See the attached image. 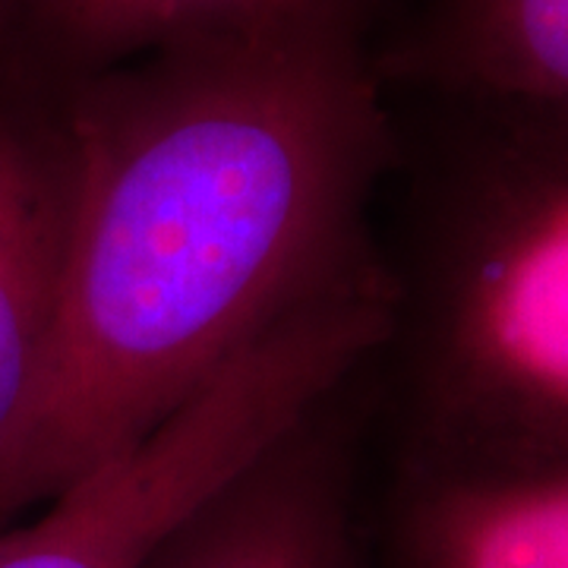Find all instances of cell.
Returning <instances> with one entry per match:
<instances>
[{
	"label": "cell",
	"mask_w": 568,
	"mask_h": 568,
	"mask_svg": "<svg viewBox=\"0 0 568 568\" xmlns=\"http://www.w3.org/2000/svg\"><path fill=\"white\" fill-rule=\"evenodd\" d=\"M376 0H301L51 82L73 159L61 310L0 525L142 443L284 320L386 278Z\"/></svg>",
	"instance_id": "6da1fadb"
},
{
	"label": "cell",
	"mask_w": 568,
	"mask_h": 568,
	"mask_svg": "<svg viewBox=\"0 0 568 568\" xmlns=\"http://www.w3.org/2000/svg\"><path fill=\"white\" fill-rule=\"evenodd\" d=\"M388 102L369 455L467 474L568 467V108Z\"/></svg>",
	"instance_id": "7a4b0ae2"
},
{
	"label": "cell",
	"mask_w": 568,
	"mask_h": 568,
	"mask_svg": "<svg viewBox=\"0 0 568 568\" xmlns=\"http://www.w3.org/2000/svg\"><path fill=\"white\" fill-rule=\"evenodd\" d=\"M386 323V291L361 287L275 325L142 443L29 525L0 530V568H142L193 508L376 354Z\"/></svg>",
	"instance_id": "3957f363"
},
{
	"label": "cell",
	"mask_w": 568,
	"mask_h": 568,
	"mask_svg": "<svg viewBox=\"0 0 568 568\" xmlns=\"http://www.w3.org/2000/svg\"><path fill=\"white\" fill-rule=\"evenodd\" d=\"M369 361L193 508L142 568H361Z\"/></svg>",
	"instance_id": "277c9868"
},
{
	"label": "cell",
	"mask_w": 568,
	"mask_h": 568,
	"mask_svg": "<svg viewBox=\"0 0 568 568\" xmlns=\"http://www.w3.org/2000/svg\"><path fill=\"white\" fill-rule=\"evenodd\" d=\"M70 222L73 159L48 85L0 104V503L54 342Z\"/></svg>",
	"instance_id": "5b68a950"
},
{
	"label": "cell",
	"mask_w": 568,
	"mask_h": 568,
	"mask_svg": "<svg viewBox=\"0 0 568 568\" xmlns=\"http://www.w3.org/2000/svg\"><path fill=\"white\" fill-rule=\"evenodd\" d=\"M383 568H568V467L429 470L369 455Z\"/></svg>",
	"instance_id": "8992f818"
},
{
	"label": "cell",
	"mask_w": 568,
	"mask_h": 568,
	"mask_svg": "<svg viewBox=\"0 0 568 568\" xmlns=\"http://www.w3.org/2000/svg\"><path fill=\"white\" fill-rule=\"evenodd\" d=\"M376 67L388 92L568 108V0H424Z\"/></svg>",
	"instance_id": "52a82bcc"
},
{
	"label": "cell",
	"mask_w": 568,
	"mask_h": 568,
	"mask_svg": "<svg viewBox=\"0 0 568 568\" xmlns=\"http://www.w3.org/2000/svg\"><path fill=\"white\" fill-rule=\"evenodd\" d=\"M51 82L92 77L272 13L268 0H26Z\"/></svg>",
	"instance_id": "ba28073f"
},
{
	"label": "cell",
	"mask_w": 568,
	"mask_h": 568,
	"mask_svg": "<svg viewBox=\"0 0 568 568\" xmlns=\"http://www.w3.org/2000/svg\"><path fill=\"white\" fill-rule=\"evenodd\" d=\"M291 3H301V0H268L272 10H282V7H291Z\"/></svg>",
	"instance_id": "9c48e42d"
},
{
	"label": "cell",
	"mask_w": 568,
	"mask_h": 568,
	"mask_svg": "<svg viewBox=\"0 0 568 568\" xmlns=\"http://www.w3.org/2000/svg\"><path fill=\"white\" fill-rule=\"evenodd\" d=\"M0 54H3V17H0Z\"/></svg>",
	"instance_id": "30bf717a"
}]
</instances>
